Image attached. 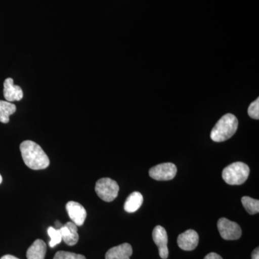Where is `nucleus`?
<instances>
[{"label": "nucleus", "instance_id": "1a4fd4ad", "mask_svg": "<svg viewBox=\"0 0 259 259\" xmlns=\"http://www.w3.org/2000/svg\"><path fill=\"white\" fill-rule=\"evenodd\" d=\"M199 240V235L197 232L194 230H187L179 236L177 243L181 249L190 251L197 248Z\"/></svg>", "mask_w": 259, "mask_h": 259}, {"label": "nucleus", "instance_id": "b1692460", "mask_svg": "<svg viewBox=\"0 0 259 259\" xmlns=\"http://www.w3.org/2000/svg\"><path fill=\"white\" fill-rule=\"evenodd\" d=\"M2 182H3V177H2V175H0V184H1Z\"/></svg>", "mask_w": 259, "mask_h": 259}, {"label": "nucleus", "instance_id": "f3484780", "mask_svg": "<svg viewBox=\"0 0 259 259\" xmlns=\"http://www.w3.org/2000/svg\"><path fill=\"white\" fill-rule=\"evenodd\" d=\"M48 234L51 238V241L49 242L51 248H54L62 241L60 230L56 229L54 227H49L48 228Z\"/></svg>", "mask_w": 259, "mask_h": 259}, {"label": "nucleus", "instance_id": "0eeeda50", "mask_svg": "<svg viewBox=\"0 0 259 259\" xmlns=\"http://www.w3.org/2000/svg\"><path fill=\"white\" fill-rule=\"evenodd\" d=\"M152 237L153 241L158 246L160 257L163 259L168 258V235L165 228L161 226L155 227Z\"/></svg>", "mask_w": 259, "mask_h": 259}, {"label": "nucleus", "instance_id": "39448f33", "mask_svg": "<svg viewBox=\"0 0 259 259\" xmlns=\"http://www.w3.org/2000/svg\"><path fill=\"white\" fill-rule=\"evenodd\" d=\"M218 228L221 237L227 241H235L241 238V227L227 218H222L218 221Z\"/></svg>", "mask_w": 259, "mask_h": 259}, {"label": "nucleus", "instance_id": "9d476101", "mask_svg": "<svg viewBox=\"0 0 259 259\" xmlns=\"http://www.w3.org/2000/svg\"><path fill=\"white\" fill-rule=\"evenodd\" d=\"M3 94L6 101L10 102L20 101L23 97V90L18 85L14 84L12 78L5 79Z\"/></svg>", "mask_w": 259, "mask_h": 259}, {"label": "nucleus", "instance_id": "20e7f679", "mask_svg": "<svg viewBox=\"0 0 259 259\" xmlns=\"http://www.w3.org/2000/svg\"><path fill=\"white\" fill-rule=\"evenodd\" d=\"M119 186L115 181L110 178H102L97 181L95 192L98 197L105 202H112L118 195Z\"/></svg>", "mask_w": 259, "mask_h": 259}, {"label": "nucleus", "instance_id": "4be33fe9", "mask_svg": "<svg viewBox=\"0 0 259 259\" xmlns=\"http://www.w3.org/2000/svg\"><path fill=\"white\" fill-rule=\"evenodd\" d=\"M0 259H19L17 258V257L14 256V255H3Z\"/></svg>", "mask_w": 259, "mask_h": 259}, {"label": "nucleus", "instance_id": "6e6552de", "mask_svg": "<svg viewBox=\"0 0 259 259\" xmlns=\"http://www.w3.org/2000/svg\"><path fill=\"white\" fill-rule=\"evenodd\" d=\"M66 211L69 214L71 222L77 226H81L87 218V211L79 202L69 201L66 205Z\"/></svg>", "mask_w": 259, "mask_h": 259}, {"label": "nucleus", "instance_id": "aec40b11", "mask_svg": "<svg viewBox=\"0 0 259 259\" xmlns=\"http://www.w3.org/2000/svg\"><path fill=\"white\" fill-rule=\"evenodd\" d=\"M204 259H223L221 255L216 253H209L204 257Z\"/></svg>", "mask_w": 259, "mask_h": 259}, {"label": "nucleus", "instance_id": "dca6fc26", "mask_svg": "<svg viewBox=\"0 0 259 259\" xmlns=\"http://www.w3.org/2000/svg\"><path fill=\"white\" fill-rule=\"evenodd\" d=\"M242 204L243 207L250 214H257L259 212V201L258 199H254L251 197H242Z\"/></svg>", "mask_w": 259, "mask_h": 259}, {"label": "nucleus", "instance_id": "412c9836", "mask_svg": "<svg viewBox=\"0 0 259 259\" xmlns=\"http://www.w3.org/2000/svg\"><path fill=\"white\" fill-rule=\"evenodd\" d=\"M251 259H259V248H256L252 252Z\"/></svg>", "mask_w": 259, "mask_h": 259}, {"label": "nucleus", "instance_id": "7ed1b4c3", "mask_svg": "<svg viewBox=\"0 0 259 259\" xmlns=\"http://www.w3.org/2000/svg\"><path fill=\"white\" fill-rule=\"evenodd\" d=\"M250 168L243 162H236L223 169V180L230 185H241L248 178Z\"/></svg>", "mask_w": 259, "mask_h": 259}, {"label": "nucleus", "instance_id": "5701e85b", "mask_svg": "<svg viewBox=\"0 0 259 259\" xmlns=\"http://www.w3.org/2000/svg\"><path fill=\"white\" fill-rule=\"evenodd\" d=\"M56 226L57 227V229H59V228L62 227V224H61L60 222H59V221H57V222H56Z\"/></svg>", "mask_w": 259, "mask_h": 259}, {"label": "nucleus", "instance_id": "9b49d317", "mask_svg": "<svg viewBox=\"0 0 259 259\" xmlns=\"http://www.w3.org/2000/svg\"><path fill=\"white\" fill-rule=\"evenodd\" d=\"M62 241L65 242L68 245H76L79 241V234H78L77 226L73 222H68L63 225L61 228Z\"/></svg>", "mask_w": 259, "mask_h": 259}, {"label": "nucleus", "instance_id": "a211bd4d", "mask_svg": "<svg viewBox=\"0 0 259 259\" xmlns=\"http://www.w3.org/2000/svg\"><path fill=\"white\" fill-rule=\"evenodd\" d=\"M54 259H87L83 255L67 251H59L54 255Z\"/></svg>", "mask_w": 259, "mask_h": 259}, {"label": "nucleus", "instance_id": "f03ea898", "mask_svg": "<svg viewBox=\"0 0 259 259\" xmlns=\"http://www.w3.org/2000/svg\"><path fill=\"white\" fill-rule=\"evenodd\" d=\"M238 120L236 116L228 113L223 116L211 131L210 138L214 142H223L236 134Z\"/></svg>", "mask_w": 259, "mask_h": 259}, {"label": "nucleus", "instance_id": "f8f14e48", "mask_svg": "<svg viewBox=\"0 0 259 259\" xmlns=\"http://www.w3.org/2000/svg\"><path fill=\"white\" fill-rule=\"evenodd\" d=\"M132 254V246L125 243L110 248L105 254V259H130Z\"/></svg>", "mask_w": 259, "mask_h": 259}, {"label": "nucleus", "instance_id": "4468645a", "mask_svg": "<svg viewBox=\"0 0 259 259\" xmlns=\"http://www.w3.org/2000/svg\"><path fill=\"white\" fill-rule=\"evenodd\" d=\"M144 202L142 194L139 192H134L130 194L124 204V209L127 212H136L141 207Z\"/></svg>", "mask_w": 259, "mask_h": 259}, {"label": "nucleus", "instance_id": "2eb2a0df", "mask_svg": "<svg viewBox=\"0 0 259 259\" xmlns=\"http://www.w3.org/2000/svg\"><path fill=\"white\" fill-rule=\"evenodd\" d=\"M16 112V106L14 104L8 101L0 100V122L8 123L10 116Z\"/></svg>", "mask_w": 259, "mask_h": 259}, {"label": "nucleus", "instance_id": "423d86ee", "mask_svg": "<svg viewBox=\"0 0 259 259\" xmlns=\"http://www.w3.org/2000/svg\"><path fill=\"white\" fill-rule=\"evenodd\" d=\"M176 165L172 163H163L152 167L149 170V176L157 181H169L176 177Z\"/></svg>", "mask_w": 259, "mask_h": 259}, {"label": "nucleus", "instance_id": "6ab92c4d", "mask_svg": "<svg viewBox=\"0 0 259 259\" xmlns=\"http://www.w3.org/2000/svg\"><path fill=\"white\" fill-rule=\"evenodd\" d=\"M248 115L255 120L259 119V99L257 98L254 102L249 105L248 110Z\"/></svg>", "mask_w": 259, "mask_h": 259}, {"label": "nucleus", "instance_id": "ddd939ff", "mask_svg": "<svg viewBox=\"0 0 259 259\" xmlns=\"http://www.w3.org/2000/svg\"><path fill=\"white\" fill-rule=\"evenodd\" d=\"M47 247L45 242L37 239L27 250L26 256L28 259H44L47 253Z\"/></svg>", "mask_w": 259, "mask_h": 259}, {"label": "nucleus", "instance_id": "f257e3e1", "mask_svg": "<svg viewBox=\"0 0 259 259\" xmlns=\"http://www.w3.org/2000/svg\"><path fill=\"white\" fill-rule=\"evenodd\" d=\"M20 149L24 163L28 168L32 170L45 169L50 164L47 153L33 141H23Z\"/></svg>", "mask_w": 259, "mask_h": 259}]
</instances>
